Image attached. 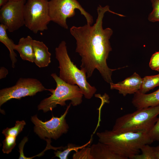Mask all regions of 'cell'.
Segmentation results:
<instances>
[{"mask_svg":"<svg viewBox=\"0 0 159 159\" xmlns=\"http://www.w3.org/2000/svg\"><path fill=\"white\" fill-rule=\"evenodd\" d=\"M97 17L92 26L87 24L78 27L72 26L70 29L71 34L76 41L75 52L80 56V69L90 77L96 69L104 80L110 83L112 82L113 72L118 69H112L107 66V60L112 50L110 39L113 34L110 28L104 29L103 19L107 11L113 13L108 6L99 5L97 9Z\"/></svg>","mask_w":159,"mask_h":159,"instance_id":"1","label":"cell"},{"mask_svg":"<svg viewBox=\"0 0 159 159\" xmlns=\"http://www.w3.org/2000/svg\"><path fill=\"white\" fill-rule=\"evenodd\" d=\"M99 142L107 145L117 154L125 159H132L139 154L141 148L153 142L148 134L131 132L117 133L106 130L97 133Z\"/></svg>","mask_w":159,"mask_h":159,"instance_id":"2","label":"cell"},{"mask_svg":"<svg viewBox=\"0 0 159 159\" xmlns=\"http://www.w3.org/2000/svg\"><path fill=\"white\" fill-rule=\"evenodd\" d=\"M55 54L59 63V77L69 84L78 85L85 98H91L97 89L88 82L85 72L79 69L71 60L65 41H62L55 48Z\"/></svg>","mask_w":159,"mask_h":159,"instance_id":"3","label":"cell"},{"mask_svg":"<svg viewBox=\"0 0 159 159\" xmlns=\"http://www.w3.org/2000/svg\"><path fill=\"white\" fill-rule=\"evenodd\" d=\"M159 114V104L138 109L116 120L112 131L117 132H131L148 134L156 122Z\"/></svg>","mask_w":159,"mask_h":159,"instance_id":"4","label":"cell"},{"mask_svg":"<svg viewBox=\"0 0 159 159\" xmlns=\"http://www.w3.org/2000/svg\"><path fill=\"white\" fill-rule=\"evenodd\" d=\"M51 76L56 83V87L47 89L52 93L49 97L42 100L38 106V110H42L44 112L51 111L57 105L61 106L66 105V102L70 100L73 106H77L82 102L83 95L82 92L77 85H72L64 81L56 73Z\"/></svg>","mask_w":159,"mask_h":159,"instance_id":"5","label":"cell"},{"mask_svg":"<svg viewBox=\"0 0 159 159\" xmlns=\"http://www.w3.org/2000/svg\"><path fill=\"white\" fill-rule=\"evenodd\" d=\"M49 14L52 21L66 29H68L67 19L75 16L77 9L85 17L87 24L92 25V16L87 12L77 0H50L48 2Z\"/></svg>","mask_w":159,"mask_h":159,"instance_id":"6","label":"cell"},{"mask_svg":"<svg viewBox=\"0 0 159 159\" xmlns=\"http://www.w3.org/2000/svg\"><path fill=\"white\" fill-rule=\"evenodd\" d=\"M48 0H28L24 8V25L34 33L47 29L51 21Z\"/></svg>","mask_w":159,"mask_h":159,"instance_id":"7","label":"cell"},{"mask_svg":"<svg viewBox=\"0 0 159 159\" xmlns=\"http://www.w3.org/2000/svg\"><path fill=\"white\" fill-rule=\"evenodd\" d=\"M71 104V102L60 117L52 116L50 120L43 122L39 119L37 115L32 117L31 120L34 125V131L41 139L52 138L57 140L68 131L69 127L65 119Z\"/></svg>","mask_w":159,"mask_h":159,"instance_id":"8","label":"cell"},{"mask_svg":"<svg viewBox=\"0 0 159 159\" xmlns=\"http://www.w3.org/2000/svg\"><path fill=\"white\" fill-rule=\"evenodd\" d=\"M46 90L47 89L37 79L21 77L14 85L0 90V106L12 99L20 100Z\"/></svg>","mask_w":159,"mask_h":159,"instance_id":"9","label":"cell"},{"mask_svg":"<svg viewBox=\"0 0 159 159\" xmlns=\"http://www.w3.org/2000/svg\"><path fill=\"white\" fill-rule=\"evenodd\" d=\"M25 0L9 1L0 10V22L10 32L24 25V8Z\"/></svg>","mask_w":159,"mask_h":159,"instance_id":"10","label":"cell"},{"mask_svg":"<svg viewBox=\"0 0 159 159\" xmlns=\"http://www.w3.org/2000/svg\"><path fill=\"white\" fill-rule=\"evenodd\" d=\"M142 80L135 72L122 81L117 83H110V88L111 90H118L119 93L124 96L127 94H134L140 90Z\"/></svg>","mask_w":159,"mask_h":159,"instance_id":"11","label":"cell"},{"mask_svg":"<svg viewBox=\"0 0 159 159\" xmlns=\"http://www.w3.org/2000/svg\"><path fill=\"white\" fill-rule=\"evenodd\" d=\"M33 48L35 64L39 68L48 66L51 63V54L47 46L42 41L34 40Z\"/></svg>","mask_w":159,"mask_h":159,"instance_id":"12","label":"cell"},{"mask_svg":"<svg viewBox=\"0 0 159 159\" xmlns=\"http://www.w3.org/2000/svg\"><path fill=\"white\" fill-rule=\"evenodd\" d=\"M132 102L137 109L159 104V88L149 94H143L139 91L134 94Z\"/></svg>","mask_w":159,"mask_h":159,"instance_id":"13","label":"cell"},{"mask_svg":"<svg viewBox=\"0 0 159 159\" xmlns=\"http://www.w3.org/2000/svg\"><path fill=\"white\" fill-rule=\"evenodd\" d=\"M33 40L30 36L22 37L18 44H15L14 50L17 51L21 58L23 60L34 62V57L33 48Z\"/></svg>","mask_w":159,"mask_h":159,"instance_id":"14","label":"cell"},{"mask_svg":"<svg viewBox=\"0 0 159 159\" xmlns=\"http://www.w3.org/2000/svg\"><path fill=\"white\" fill-rule=\"evenodd\" d=\"M90 147L93 159H125L115 153L107 145L99 141Z\"/></svg>","mask_w":159,"mask_h":159,"instance_id":"15","label":"cell"},{"mask_svg":"<svg viewBox=\"0 0 159 159\" xmlns=\"http://www.w3.org/2000/svg\"><path fill=\"white\" fill-rule=\"evenodd\" d=\"M6 27L4 25L0 24V42L4 44L9 52V56L12 62L11 66L13 68L15 67L16 62L17 55L15 52L14 47L16 44L7 36Z\"/></svg>","mask_w":159,"mask_h":159,"instance_id":"16","label":"cell"},{"mask_svg":"<svg viewBox=\"0 0 159 159\" xmlns=\"http://www.w3.org/2000/svg\"><path fill=\"white\" fill-rule=\"evenodd\" d=\"M158 86H159V74L154 75L146 76L143 78L139 91L141 93L145 94Z\"/></svg>","mask_w":159,"mask_h":159,"instance_id":"17","label":"cell"},{"mask_svg":"<svg viewBox=\"0 0 159 159\" xmlns=\"http://www.w3.org/2000/svg\"><path fill=\"white\" fill-rule=\"evenodd\" d=\"M91 141L92 139H91L87 143L80 146H77L72 143H68L67 146L63 147L62 151L61 150H57L56 151L54 152V154L55 155L54 157H58L60 159H68V155L71 151H77L84 147L87 146L91 143Z\"/></svg>","mask_w":159,"mask_h":159,"instance_id":"18","label":"cell"},{"mask_svg":"<svg viewBox=\"0 0 159 159\" xmlns=\"http://www.w3.org/2000/svg\"><path fill=\"white\" fill-rule=\"evenodd\" d=\"M140 151L141 154L135 155L132 159H156L154 147L146 144L142 147Z\"/></svg>","mask_w":159,"mask_h":159,"instance_id":"19","label":"cell"},{"mask_svg":"<svg viewBox=\"0 0 159 159\" xmlns=\"http://www.w3.org/2000/svg\"><path fill=\"white\" fill-rule=\"evenodd\" d=\"M26 122L24 120L16 121L14 127L9 128L7 127L4 129L2 133L5 137L11 135L16 137L23 130Z\"/></svg>","mask_w":159,"mask_h":159,"instance_id":"20","label":"cell"},{"mask_svg":"<svg viewBox=\"0 0 159 159\" xmlns=\"http://www.w3.org/2000/svg\"><path fill=\"white\" fill-rule=\"evenodd\" d=\"M16 137L9 135L5 137L3 142L2 151L4 153H10L16 145Z\"/></svg>","mask_w":159,"mask_h":159,"instance_id":"21","label":"cell"},{"mask_svg":"<svg viewBox=\"0 0 159 159\" xmlns=\"http://www.w3.org/2000/svg\"><path fill=\"white\" fill-rule=\"evenodd\" d=\"M152 10L149 14L148 19L150 22H159V0H150Z\"/></svg>","mask_w":159,"mask_h":159,"instance_id":"22","label":"cell"},{"mask_svg":"<svg viewBox=\"0 0 159 159\" xmlns=\"http://www.w3.org/2000/svg\"><path fill=\"white\" fill-rule=\"evenodd\" d=\"M85 147L80 149L73 154V159H93L91 152L90 147Z\"/></svg>","mask_w":159,"mask_h":159,"instance_id":"23","label":"cell"},{"mask_svg":"<svg viewBox=\"0 0 159 159\" xmlns=\"http://www.w3.org/2000/svg\"><path fill=\"white\" fill-rule=\"evenodd\" d=\"M149 66L152 69L159 72V51L153 54L150 59Z\"/></svg>","mask_w":159,"mask_h":159,"instance_id":"24","label":"cell"},{"mask_svg":"<svg viewBox=\"0 0 159 159\" xmlns=\"http://www.w3.org/2000/svg\"><path fill=\"white\" fill-rule=\"evenodd\" d=\"M148 134L153 142L159 141V117Z\"/></svg>","mask_w":159,"mask_h":159,"instance_id":"25","label":"cell"},{"mask_svg":"<svg viewBox=\"0 0 159 159\" xmlns=\"http://www.w3.org/2000/svg\"><path fill=\"white\" fill-rule=\"evenodd\" d=\"M28 140L27 138L25 137L19 144V152L20 153V155L19 158V159H26V157L24 155L23 153V148L25 143L27 142Z\"/></svg>","mask_w":159,"mask_h":159,"instance_id":"26","label":"cell"},{"mask_svg":"<svg viewBox=\"0 0 159 159\" xmlns=\"http://www.w3.org/2000/svg\"><path fill=\"white\" fill-rule=\"evenodd\" d=\"M8 74L7 69L4 67H1L0 69V79L5 78Z\"/></svg>","mask_w":159,"mask_h":159,"instance_id":"27","label":"cell"},{"mask_svg":"<svg viewBox=\"0 0 159 159\" xmlns=\"http://www.w3.org/2000/svg\"><path fill=\"white\" fill-rule=\"evenodd\" d=\"M154 148L156 159H159V145L154 147Z\"/></svg>","mask_w":159,"mask_h":159,"instance_id":"28","label":"cell"},{"mask_svg":"<svg viewBox=\"0 0 159 159\" xmlns=\"http://www.w3.org/2000/svg\"><path fill=\"white\" fill-rule=\"evenodd\" d=\"M9 0H0V7L1 8L5 5L9 1Z\"/></svg>","mask_w":159,"mask_h":159,"instance_id":"29","label":"cell"},{"mask_svg":"<svg viewBox=\"0 0 159 159\" xmlns=\"http://www.w3.org/2000/svg\"><path fill=\"white\" fill-rule=\"evenodd\" d=\"M9 1H19L22 0H9Z\"/></svg>","mask_w":159,"mask_h":159,"instance_id":"30","label":"cell"},{"mask_svg":"<svg viewBox=\"0 0 159 159\" xmlns=\"http://www.w3.org/2000/svg\"></svg>","mask_w":159,"mask_h":159,"instance_id":"31","label":"cell"}]
</instances>
